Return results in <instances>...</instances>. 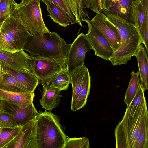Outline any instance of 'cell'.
I'll use <instances>...</instances> for the list:
<instances>
[{"label":"cell","mask_w":148,"mask_h":148,"mask_svg":"<svg viewBox=\"0 0 148 148\" xmlns=\"http://www.w3.org/2000/svg\"><path fill=\"white\" fill-rule=\"evenodd\" d=\"M117 29L120 41L117 50L109 59L113 66L126 64L135 56L141 43L138 33L134 26L121 18L108 13L103 12Z\"/></svg>","instance_id":"cell-2"},{"label":"cell","mask_w":148,"mask_h":148,"mask_svg":"<svg viewBox=\"0 0 148 148\" xmlns=\"http://www.w3.org/2000/svg\"><path fill=\"white\" fill-rule=\"evenodd\" d=\"M148 53L145 47L141 44L135 56L138 62L140 85L144 91L148 89Z\"/></svg>","instance_id":"cell-20"},{"label":"cell","mask_w":148,"mask_h":148,"mask_svg":"<svg viewBox=\"0 0 148 148\" xmlns=\"http://www.w3.org/2000/svg\"><path fill=\"white\" fill-rule=\"evenodd\" d=\"M46 6L47 12L53 21L60 25L66 27L71 24L68 14L62 9L49 0H40Z\"/></svg>","instance_id":"cell-22"},{"label":"cell","mask_w":148,"mask_h":148,"mask_svg":"<svg viewBox=\"0 0 148 148\" xmlns=\"http://www.w3.org/2000/svg\"><path fill=\"white\" fill-rule=\"evenodd\" d=\"M36 119L21 127L17 136L4 148H38Z\"/></svg>","instance_id":"cell-15"},{"label":"cell","mask_w":148,"mask_h":148,"mask_svg":"<svg viewBox=\"0 0 148 148\" xmlns=\"http://www.w3.org/2000/svg\"><path fill=\"white\" fill-rule=\"evenodd\" d=\"M71 45L67 44L56 32H49L41 36L28 37L23 50L29 52L31 56L42 54L66 62Z\"/></svg>","instance_id":"cell-4"},{"label":"cell","mask_w":148,"mask_h":148,"mask_svg":"<svg viewBox=\"0 0 148 148\" xmlns=\"http://www.w3.org/2000/svg\"><path fill=\"white\" fill-rule=\"evenodd\" d=\"M21 129V127L7 130L2 128L0 132V148H4L18 134Z\"/></svg>","instance_id":"cell-27"},{"label":"cell","mask_w":148,"mask_h":148,"mask_svg":"<svg viewBox=\"0 0 148 148\" xmlns=\"http://www.w3.org/2000/svg\"><path fill=\"white\" fill-rule=\"evenodd\" d=\"M31 56L32 67L39 84H49L57 73L67 68L65 61L43 55Z\"/></svg>","instance_id":"cell-8"},{"label":"cell","mask_w":148,"mask_h":148,"mask_svg":"<svg viewBox=\"0 0 148 148\" xmlns=\"http://www.w3.org/2000/svg\"><path fill=\"white\" fill-rule=\"evenodd\" d=\"M93 49L85 34H80L71 44L66 60V64L70 73L77 67L84 64L85 56Z\"/></svg>","instance_id":"cell-10"},{"label":"cell","mask_w":148,"mask_h":148,"mask_svg":"<svg viewBox=\"0 0 148 148\" xmlns=\"http://www.w3.org/2000/svg\"><path fill=\"white\" fill-rule=\"evenodd\" d=\"M19 127L14 119L9 114L0 111V127L14 129Z\"/></svg>","instance_id":"cell-30"},{"label":"cell","mask_w":148,"mask_h":148,"mask_svg":"<svg viewBox=\"0 0 148 148\" xmlns=\"http://www.w3.org/2000/svg\"><path fill=\"white\" fill-rule=\"evenodd\" d=\"M2 129V128H0V131H1V130Z\"/></svg>","instance_id":"cell-32"},{"label":"cell","mask_w":148,"mask_h":148,"mask_svg":"<svg viewBox=\"0 0 148 148\" xmlns=\"http://www.w3.org/2000/svg\"><path fill=\"white\" fill-rule=\"evenodd\" d=\"M132 17L144 44L145 34H148V0H132Z\"/></svg>","instance_id":"cell-16"},{"label":"cell","mask_w":148,"mask_h":148,"mask_svg":"<svg viewBox=\"0 0 148 148\" xmlns=\"http://www.w3.org/2000/svg\"><path fill=\"white\" fill-rule=\"evenodd\" d=\"M128 87L125 93L124 103L127 106L130 104L134 98L140 85L138 71L135 73L132 71Z\"/></svg>","instance_id":"cell-25"},{"label":"cell","mask_w":148,"mask_h":148,"mask_svg":"<svg viewBox=\"0 0 148 148\" xmlns=\"http://www.w3.org/2000/svg\"><path fill=\"white\" fill-rule=\"evenodd\" d=\"M16 3L14 0H0V28L6 19L17 14Z\"/></svg>","instance_id":"cell-26"},{"label":"cell","mask_w":148,"mask_h":148,"mask_svg":"<svg viewBox=\"0 0 148 148\" xmlns=\"http://www.w3.org/2000/svg\"><path fill=\"white\" fill-rule=\"evenodd\" d=\"M141 85L114 131L117 148H148V112Z\"/></svg>","instance_id":"cell-1"},{"label":"cell","mask_w":148,"mask_h":148,"mask_svg":"<svg viewBox=\"0 0 148 148\" xmlns=\"http://www.w3.org/2000/svg\"><path fill=\"white\" fill-rule=\"evenodd\" d=\"M1 99L0 111L10 115L19 127H21L37 117L38 113L33 103L25 108Z\"/></svg>","instance_id":"cell-13"},{"label":"cell","mask_w":148,"mask_h":148,"mask_svg":"<svg viewBox=\"0 0 148 148\" xmlns=\"http://www.w3.org/2000/svg\"><path fill=\"white\" fill-rule=\"evenodd\" d=\"M84 21L87 23L88 29L85 35L95 51V55L109 61L114 51L108 42L90 22L89 19H85Z\"/></svg>","instance_id":"cell-11"},{"label":"cell","mask_w":148,"mask_h":148,"mask_svg":"<svg viewBox=\"0 0 148 148\" xmlns=\"http://www.w3.org/2000/svg\"><path fill=\"white\" fill-rule=\"evenodd\" d=\"M132 0H102V11L118 16L135 26L132 20Z\"/></svg>","instance_id":"cell-17"},{"label":"cell","mask_w":148,"mask_h":148,"mask_svg":"<svg viewBox=\"0 0 148 148\" xmlns=\"http://www.w3.org/2000/svg\"><path fill=\"white\" fill-rule=\"evenodd\" d=\"M90 21L105 37L114 52L115 51L120 41V35L116 27L101 11L97 14Z\"/></svg>","instance_id":"cell-14"},{"label":"cell","mask_w":148,"mask_h":148,"mask_svg":"<svg viewBox=\"0 0 148 148\" xmlns=\"http://www.w3.org/2000/svg\"><path fill=\"white\" fill-rule=\"evenodd\" d=\"M64 10L68 15L71 24L77 23L81 26L85 19H90L87 11L89 9L97 14L102 10V0H49Z\"/></svg>","instance_id":"cell-7"},{"label":"cell","mask_w":148,"mask_h":148,"mask_svg":"<svg viewBox=\"0 0 148 148\" xmlns=\"http://www.w3.org/2000/svg\"><path fill=\"white\" fill-rule=\"evenodd\" d=\"M34 92H18L0 89V99L21 108H25L33 103Z\"/></svg>","instance_id":"cell-18"},{"label":"cell","mask_w":148,"mask_h":148,"mask_svg":"<svg viewBox=\"0 0 148 148\" xmlns=\"http://www.w3.org/2000/svg\"><path fill=\"white\" fill-rule=\"evenodd\" d=\"M43 90L41 98L39 102L42 107L45 110L51 112L58 106L60 99L62 97L61 91L57 88L51 87L50 84H43Z\"/></svg>","instance_id":"cell-19"},{"label":"cell","mask_w":148,"mask_h":148,"mask_svg":"<svg viewBox=\"0 0 148 148\" xmlns=\"http://www.w3.org/2000/svg\"><path fill=\"white\" fill-rule=\"evenodd\" d=\"M36 122L38 148H64L67 136L56 115L40 110Z\"/></svg>","instance_id":"cell-3"},{"label":"cell","mask_w":148,"mask_h":148,"mask_svg":"<svg viewBox=\"0 0 148 148\" xmlns=\"http://www.w3.org/2000/svg\"><path fill=\"white\" fill-rule=\"evenodd\" d=\"M0 31L13 41L18 50H23L27 38L32 35L18 17L17 13L10 16L3 22Z\"/></svg>","instance_id":"cell-9"},{"label":"cell","mask_w":148,"mask_h":148,"mask_svg":"<svg viewBox=\"0 0 148 148\" xmlns=\"http://www.w3.org/2000/svg\"><path fill=\"white\" fill-rule=\"evenodd\" d=\"M5 73V72H4L1 70L0 66V77L3 74Z\"/></svg>","instance_id":"cell-31"},{"label":"cell","mask_w":148,"mask_h":148,"mask_svg":"<svg viewBox=\"0 0 148 148\" xmlns=\"http://www.w3.org/2000/svg\"><path fill=\"white\" fill-rule=\"evenodd\" d=\"M16 4L18 17L32 35L42 36L50 32L46 26L43 20L40 5V0H21Z\"/></svg>","instance_id":"cell-5"},{"label":"cell","mask_w":148,"mask_h":148,"mask_svg":"<svg viewBox=\"0 0 148 148\" xmlns=\"http://www.w3.org/2000/svg\"><path fill=\"white\" fill-rule=\"evenodd\" d=\"M0 65L2 71L14 76L31 93L34 92L35 88L39 84L37 78L31 73L17 71L6 66L0 62Z\"/></svg>","instance_id":"cell-21"},{"label":"cell","mask_w":148,"mask_h":148,"mask_svg":"<svg viewBox=\"0 0 148 148\" xmlns=\"http://www.w3.org/2000/svg\"><path fill=\"white\" fill-rule=\"evenodd\" d=\"M0 50L11 53L19 51L12 40L0 31Z\"/></svg>","instance_id":"cell-29"},{"label":"cell","mask_w":148,"mask_h":148,"mask_svg":"<svg viewBox=\"0 0 148 148\" xmlns=\"http://www.w3.org/2000/svg\"><path fill=\"white\" fill-rule=\"evenodd\" d=\"M0 89L10 91L31 93L14 76L6 72L0 77Z\"/></svg>","instance_id":"cell-23"},{"label":"cell","mask_w":148,"mask_h":148,"mask_svg":"<svg viewBox=\"0 0 148 148\" xmlns=\"http://www.w3.org/2000/svg\"><path fill=\"white\" fill-rule=\"evenodd\" d=\"M70 83V73L67 68L54 76L49 84L51 87L61 91L67 90Z\"/></svg>","instance_id":"cell-24"},{"label":"cell","mask_w":148,"mask_h":148,"mask_svg":"<svg viewBox=\"0 0 148 148\" xmlns=\"http://www.w3.org/2000/svg\"><path fill=\"white\" fill-rule=\"evenodd\" d=\"M0 62L18 72L34 74L31 66V56L23 50L11 53L0 50Z\"/></svg>","instance_id":"cell-12"},{"label":"cell","mask_w":148,"mask_h":148,"mask_svg":"<svg viewBox=\"0 0 148 148\" xmlns=\"http://www.w3.org/2000/svg\"><path fill=\"white\" fill-rule=\"evenodd\" d=\"M88 138L86 137L67 138L64 148H89Z\"/></svg>","instance_id":"cell-28"},{"label":"cell","mask_w":148,"mask_h":148,"mask_svg":"<svg viewBox=\"0 0 148 148\" xmlns=\"http://www.w3.org/2000/svg\"><path fill=\"white\" fill-rule=\"evenodd\" d=\"M91 76L84 64L77 67L70 73L72 87L71 109L76 111L86 105L91 86Z\"/></svg>","instance_id":"cell-6"}]
</instances>
